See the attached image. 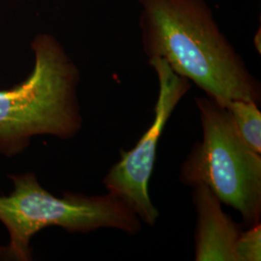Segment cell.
I'll list each match as a JSON object with an SVG mask.
<instances>
[{"label": "cell", "instance_id": "cell-5", "mask_svg": "<svg viewBox=\"0 0 261 261\" xmlns=\"http://www.w3.org/2000/svg\"><path fill=\"white\" fill-rule=\"evenodd\" d=\"M159 83L154 120L134 148L122 151L121 158L110 168L103 184L109 193L119 196L143 224L154 226L160 212L149 195V182L157 156L159 140L170 115L191 88V82L172 71L159 57L148 59Z\"/></svg>", "mask_w": 261, "mask_h": 261}, {"label": "cell", "instance_id": "cell-6", "mask_svg": "<svg viewBox=\"0 0 261 261\" xmlns=\"http://www.w3.org/2000/svg\"><path fill=\"white\" fill-rule=\"evenodd\" d=\"M196 208L195 260L235 261L234 246L242 227L222 208V202L204 185L193 187Z\"/></svg>", "mask_w": 261, "mask_h": 261}, {"label": "cell", "instance_id": "cell-7", "mask_svg": "<svg viewBox=\"0 0 261 261\" xmlns=\"http://www.w3.org/2000/svg\"><path fill=\"white\" fill-rule=\"evenodd\" d=\"M254 102L234 100L225 106L247 145L261 155V112Z\"/></svg>", "mask_w": 261, "mask_h": 261}, {"label": "cell", "instance_id": "cell-3", "mask_svg": "<svg viewBox=\"0 0 261 261\" xmlns=\"http://www.w3.org/2000/svg\"><path fill=\"white\" fill-rule=\"evenodd\" d=\"M14 190L0 196V222L9 243L0 248V259H32L30 241L40 230L59 226L70 233H88L113 228L129 235L140 233L142 222L119 196L65 193L61 197L47 192L33 172L9 175Z\"/></svg>", "mask_w": 261, "mask_h": 261}, {"label": "cell", "instance_id": "cell-2", "mask_svg": "<svg viewBox=\"0 0 261 261\" xmlns=\"http://www.w3.org/2000/svg\"><path fill=\"white\" fill-rule=\"evenodd\" d=\"M31 48L35 56L28 79L0 90V154L14 157L36 136L74 138L83 126L77 99L80 70L55 36L40 33Z\"/></svg>", "mask_w": 261, "mask_h": 261}, {"label": "cell", "instance_id": "cell-8", "mask_svg": "<svg viewBox=\"0 0 261 261\" xmlns=\"http://www.w3.org/2000/svg\"><path fill=\"white\" fill-rule=\"evenodd\" d=\"M235 261L261 260V224L242 231L234 246Z\"/></svg>", "mask_w": 261, "mask_h": 261}, {"label": "cell", "instance_id": "cell-1", "mask_svg": "<svg viewBox=\"0 0 261 261\" xmlns=\"http://www.w3.org/2000/svg\"><path fill=\"white\" fill-rule=\"evenodd\" d=\"M145 56L164 59L174 73L225 106L260 105L261 84L215 19L206 0H137Z\"/></svg>", "mask_w": 261, "mask_h": 261}, {"label": "cell", "instance_id": "cell-4", "mask_svg": "<svg viewBox=\"0 0 261 261\" xmlns=\"http://www.w3.org/2000/svg\"><path fill=\"white\" fill-rule=\"evenodd\" d=\"M195 101L202 139L182 163L179 181L209 188L222 204L239 212L249 227L260 224V154L244 141L226 108L207 96Z\"/></svg>", "mask_w": 261, "mask_h": 261}]
</instances>
